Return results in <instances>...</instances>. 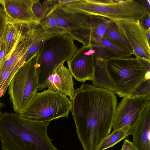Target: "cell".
Instances as JSON below:
<instances>
[{"mask_svg":"<svg viewBox=\"0 0 150 150\" xmlns=\"http://www.w3.org/2000/svg\"><path fill=\"white\" fill-rule=\"evenodd\" d=\"M78 138L83 150H96L110 133L117 105L115 94L106 89L83 84L70 100Z\"/></svg>","mask_w":150,"mask_h":150,"instance_id":"1","label":"cell"},{"mask_svg":"<svg viewBox=\"0 0 150 150\" xmlns=\"http://www.w3.org/2000/svg\"><path fill=\"white\" fill-rule=\"evenodd\" d=\"M146 79L147 72L137 59L113 57L96 59L93 85L108 90L119 97H128Z\"/></svg>","mask_w":150,"mask_h":150,"instance_id":"2","label":"cell"},{"mask_svg":"<svg viewBox=\"0 0 150 150\" xmlns=\"http://www.w3.org/2000/svg\"><path fill=\"white\" fill-rule=\"evenodd\" d=\"M50 121H31L19 114L5 112L0 117V139L3 150H59L47 129Z\"/></svg>","mask_w":150,"mask_h":150,"instance_id":"3","label":"cell"},{"mask_svg":"<svg viewBox=\"0 0 150 150\" xmlns=\"http://www.w3.org/2000/svg\"><path fill=\"white\" fill-rule=\"evenodd\" d=\"M113 0L111 3L101 4L92 3L89 0H74L61 6L67 12L99 16L115 23L139 21L147 11L145 6L136 0Z\"/></svg>","mask_w":150,"mask_h":150,"instance_id":"4","label":"cell"},{"mask_svg":"<svg viewBox=\"0 0 150 150\" xmlns=\"http://www.w3.org/2000/svg\"><path fill=\"white\" fill-rule=\"evenodd\" d=\"M74 40L68 33L50 36L39 48L35 65L38 91L46 88L47 80L54 69L70 60L78 49Z\"/></svg>","mask_w":150,"mask_h":150,"instance_id":"5","label":"cell"},{"mask_svg":"<svg viewBox=\"0 0 150 150\" xmlns=\"http://www.w3.org/2000/svg\"><path fill=\"white\" fill-rule=\"evenodd\" d=\"M71 108L70 100L67 96L47 89L37 93L19 114L33 121H51L61 117H68Z\"/></svg>","mask_w":150,"mask_h":150,"instance_id":"6","label":"cell"},{"mask_svg":"<svg viewBox=\"0 0 150 150\" xmlns=\"http://www.w3.org/2000/svg\"><path fill=\"white\" fill-rule=\"evenodd\" d=\"M37 54L25 63L13 75L8 93L14 111L21 113L37 93L38 79L35 65Z\"/></svg>","mask_w":150,"mask_h":150,"instance_id":"7","label":"cell"},{"mask_svg":"<svg viewBox=\"0 0 150 150\" xmlns=\"http://www.w3.org/2000/svg\"><path fill=\"white\" fill-rule=\"evenodd\" d=\"M114 23L102 16H89L86 23L67 33L74 40L81 42L83 46L89 45L94 48L95 59H108L112 56L104 48L103 39L107 29Z\"/></svg>","mask_w":150,"mask_h":150,"instance_id":"8","label":"cell"},{"mask_svg":"<svg viewBox=\"0 0 150 150\" xmlns=\"http://www.w3.org/2000/svg\"><path fill=\"white\" fill-rule=\"evenodd\" d=\"M150 103V97H123L116 106L113 121V131L131 127Z\"/></svg>","mask_w":150,"mask_h":150,"instance_id":"9","label":"cell"},{"mask_svg":"<svg viewBox=\"0 0 150 150\" xmlns=\"http://www.w3.org/2000/svg\"><path fill=\"white\" fill-rule=\"evenodd\" d=\"M95 53L94 48L89 45L83 46L67 61L68 69L75 80L84 83L87 80L93 79Z\"/></svg>","mask_w":150,"mask_h":150,"instance_id":"10","label":"cell"},{"mask_svg":"<svg viewBox=\"0 0 150 150\" xmlns=\"http://www.w3.org/2000/svg\"><path fill=\"white\" fill-rule=\"evenodd\" d=\"M121 34L128 42L137 58L150 60V44L147 40L146 31L139 21H120L115 23Z\"/></svg>","mask_w":150,"mask_h":150,"instance_id":"11","label":"cell"},{"mask_svg":"<svg viewBox=\"0 0 150 150\" xmlns=\"http://www.w3.org/2000/svg\"><path fill=\"white\" fill-rule=\"evenodd\" d=\"M29 44L28 32L23 30L22 37L14 51L5 57L0 67V83H9L16 71L24 64Z\"/></svg>","mask_w":150,"mask_h":150,"instance_id":"12","label":"cell"},{"mask_svg":"<svg viewBox=\"0 0 150 150\" xmlns=\"http://www.w3.org/2000/svg\"><path fill=\"white\" fill-rule=\"evenodd\" d=\"M34 0H0L6 15L18 24L38 23L32 11Z\"/></svg>","mask_w":150,"mask_h":150,"instance_id":"13","label":"cell"},{"mask_svg":"<svg viewBox=\"0 0 150 150\" xmlns=\"http://www.w3.org/2000/svg\"><path fill=\"white\" fill-rule=\"evenodd\" d=\"M64 63L54 69L47 80L46 87L51 91L68 96L71 100L75 93L73 76L69 69L64 66Z\"/></svg>","mask_w":150,"mask_h":150,"instance_id":"14","label":"cell"},{"mask_svg":"<svg viewBox=\"0 0 150 150\" xmlns=\"http://www.w3.org/2000/svg\"><path fill=\"white\" fill-rule=\"evenodd\" d=\"M132 142L138 150H150V103L129 129Z\"/></svg>","mask_w":150,"mask_h":150,"instance_id":"15","label":"cell"},{"mask_svg":"<svg viewBox=\"0 0 150 150\" xmlns=\"http://www.w3.org/2000/svg\"><path fill=\"white\" fill-rule=\"evenodd\" d=\"M52 10L59 26L67 33L83 25L88 20L89 16L65 11L57 0H53Z\"/></svg>","mask_w":150,"mask_h":150,"instance_id":"16","label":"cell"},{"mask_svg":"<svg viewBox=\"0 0 150 150\" xmlns=\"http://www.w3.org/2000/svg\"><path fill=\"white\" fill-rule=\"evenodd\" d=\"M23 25V24L16 23L10 20L2 45L5 56L10 54L16 48L22 36Z\"/></svg>","mask_w":150,"mask_h":150,"instance_id":"17","label":"cell"},{"mask_svg":"<svg viewBox=\"0 0 150 150\" xmlns=\"http://www.w3.org/2000/svg\"><path fill=\"white\" fill-rule=\"evenodd\" d=\"M127 126L113 131L105 137L98 146L96 150H105L114 146L116 144L130 135L129 128Z\"/></svg>","mask_w":150,"mask_h":150,"instance_id":"18","label":"cell"},{"mask_svg":"<svg viewBox=\"0 0 150 150\" xmlns=\"http://www.w3.org/2000/svg\"><path fill=\"white\" fill-rule=\"evenodd\" d=\"M103 38L119 45L129 52H134L132 46L119 30L115 22L106 30Z\"/></svg>","mask_w":150,"mask_h":150,"instance_id":"19","label":"cell"},{"mask_svg":"<svg viewBox=\"0 0 150 150\" xmlns=\"http://www.w3.org/2000/svg\"><path fill=\"white\" fill-rule=\"evenodd\" d=\"M52 4L44 16L38 22L43 29L51 33L57 35L67 33L58 25L52 10Z\"/></svg>","mask_w":150,"mask_h":150,"instance_id":"20","label":"cell"},{"mask_svg":"<svg viewBox=\"0 0 150 150\" xmlns=\"http://www.w3.org/2000/svg\"><path fill=\"white\" fill-rule=\"evenodd\" d=\"M53 1V0H45L41 3L39 0H34L32 10L38 22L44 16Z\"/></svg>","mask_w":150,"mask_h":150,"instance_id":"21","label":"cell"},{"mask_svg":"<svg viewBox=\"0 0 150 150\" xmlns=\"http://www.w3.org/2000/svg\"><path fill=\"white\" fill-rule=\"evenodd\" d=\"M103 44L104 48L113 57H130L132 54L119 45L103 38Z\"/></svg>","mask_w":150,"mask_h":150,"instance_id":"22","label":"cell"},{"mask_svg":"<svg viewBox=\"0 0 150 150\" xmlns=\"http://www.w3.org/2000/svg\"><path fill=\"white\" fill-rule=\"evenodd\" d=\"M150 97V79H146L140 84L128 97Z\"/></svg>","mask_w":150,"mask_h":150,"instance_id":"23","label":"cell"},{"mask_svg":"<svg viewBox=\"0 0 150 150\" xmlns=\"http://www.w3.org/2000/svg\"><path fill=\"white\" fill-rule=\"evenodd\" d=\"M9 21L4 9H0V51L5 32Z\"/></svg>","mask_w":150,"mask_h":150,"instance_id":"24","label":"cell"},{"mask_svg":"<svg viewBox=\"0 0 150 150\" xmlns=\"http://www.w3.org/2000/svg\"><path fill=\"white\" fill-rule=\"evenodd\" d=\"M139 23L146 31L150 29V14L149 11L146 12L139 21Z\"/></svg>","mask_w":150,"mask_h":150,"instance_id":"25","label":"cell"},{"mask_svg":"<svg viewBox=\"0 0 150 150\" xmlns=\"http://www.w3.org/2000/svg\"><path fill=\"white\" fill-rule=\"evenodd\" d=\"M121 150H138L133 143L127 139H126L124 142Z\"/></svg>","mask_w":150,"mask_h":150,"instance_id":"26","label":"cell"},{"mask_svg":"<svg viewBox=\"0 0 150 150\" xmlns=\"http://www.w3.org/2000/svg\"><path fill=\"white\" fill-rule=\"evenodd\" d=\"M140 62L146 71L150 72V60L144 58L136 57Z\"/></svg>","mask_w":150,"mask_h":150,"instance_id":"27","label":"cell"},{"mask_svg":"<svg viewBox=\"0 0 150 150\" xmlns=\"http://www.w3.org/2000/svg\"><path fill=\"white\" fill-rule=\"evenodd\" d=\"M89 1L93 3L101 4H109L113 3V0H89Z\"/></svg>","mask_w":150,"mask_h":150,"instance_id":"28","label":"cell"},{"mask_svg":"<svg viewBox=\"0 0 150 150\" xmlns=\"http://www.w3.org/2000/svg\"><path fill=\"white\" fill-rule=\"evenodd\" d=\"M146 36L149 43L150 44V29L146 31Z\"/></svg>","mask_w":150,"mask_h":150,"instance_id":"29","label":"cell"},{"mask_svg":"<svg viewBox=\"0 0 150 150\" xmlns=\"http://www.w3.org/2000/svg\"><path fill=\"white\" fill-rule=\"evenodd\" d=\"M5 106V104L3 103H2L0 100V117L3 114L2 112L1 111L0 109L3 107Z\"/></svg>","mask_w":150,"mask_h":150,"instance_id":"30","label":"cell"},{"mask_svg":"<svg viewBox=\"0 0 150 150\" xmlns=\"http://www.w3.org/2000/svg\"><path fill=\"white\" fill-rule=\"evenodd\" d=\"M145 2L149 10L150 9V1L149 0H147L145 1Z\"/></svg>","mask_w":150,"mask_h":150,"instance_id":"31","label":"cell"},{"mask_svg":"<svg viewBox=\"0 0 150 150\" xmlns=\"http://www.w3.org/2000/svg\"><path fill=\"white\" fill-rule=\"evenodd\" d=\"M4 9L3 8L1 7L0 5V9Z\"/></svg>","mask_w":150,"mask_h":150,"instance_id":"32","label":"cell"}]
</instances>
